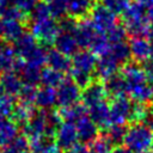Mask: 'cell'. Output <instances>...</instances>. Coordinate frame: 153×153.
<instances>
[{
	"label": "cell",
	"mask_w": 153,
	"mask_h": 153,
	"mask_svg": "<svg viewBox=\"0 0 153 153\" xmlns=\"http://www.w3.org/2000/svg\"><path fill=\"white\" fill-rule=\"evenodd\" d=\"M55 142L61 151H69L79 142L76 127L74 123L62 121L55 133Z\"/></svg>",
	"instance_id": "cell-9"
},
{
	"label": "cell",
	"mask_w": 153,
	"mask_h": 153,
	"mask_svg": "<svg viewBox=\"0 0 153 153\" xmlns=\"http://www.w3.org/2000/svg\"><path fill=\"white\" fill-rule=\"evenodd\" d=\"M97 59L91 50H78L71 60V79L80 87H86L93 81V74L96 72Z\"/></svg>",
	"instance_id": "cell-2"
},
{
	"label": "cell",
	"mask_w": 153,
	"mask_h": 153,
	"mask_svg": "<svg viewBox=\"0 0 153 153\" xmlns=\"http://www.w3.org/2000/svg\"><path fill=\"white\" fill-rule=\"evenodd\" d=\"M102 5H104L115 14H122L126 8L131 4L130 0H102Z\"/></svg>",
	"instance_id": "cell-41"
},
{
	"label": "cell",
	"mask_w": 153,
	"mask_h": 153,
	"mask_svg": "<svg viewBox=\"0 0 153 153\" xmlns=\"http://www.w3.org/2000/svg\"><path fill=\"white\" fill-rule=\"evenodd\" d=\"M128 44L130 55L136 62H145L153 56L151 42L146 37H133Z\"/></svg>",
	"instance_id": "cell-15"
},
{
	"label": "cell",
	"mask_w": 153,
	"mask_h": 153,
	"mask_svg": "<svg viewBox=\"0 0 153 153\" xmlns=\"http://www.w3.org/2000/svg\"><path fill=\"white\" fill-rule=\"evenodd\" d=\"M61 110L59 111L61 120L65 122H71V123H76L81 117L87 115V110L82 104H74L67 108H60Z\"/></svg>",
	"instance_id": "cell-30"
},
{
	"label": "cell",
	"mask_w": 153,
	"mask_h": 153,
	"mask_svg": "<svg viewBox=\"0 0 153 153\" xmlns=\"http://www.w3.org/2000/svg\"><path fill=\"white\" fill-rule=\"evenodd\" d=\"M18 136V124L11 118H0V147L8 145Z\"/></svg>",
	"instance_id": "cell-26"
},
{
	"label": "cell",
	"mask_w": 153,
	"mask_h": 153,
	"mask_svg": "<svg viewBox=\"0 0 153 153\" xmlns=\"http://www.w3.org/2000/svg\"><path fill=\"white\" fill-rule=\"evenodd\" d=\"M121 75L127 85V94H129V92H131L133 90L148 82L143 68L140 67L137 63H126L122 67Z\"/></svg>",
	"instance_id": "cell-10"
},
{
	"label": "cell",
	"mask_w": 153,
	"mask_h": 153,
	"mask_svg": "<svg viewBox=\"0 0 153 153\" xmlns=\"http://www.w3.org/2000/svg\"><path fill=\"white\" fill-rule=\"evenodd\" d=\"M30 141V153H61L53 137H38Z\"/></svg>",
	"instance_id": "cell-27"
},
{
	"label": "cell",
	"mask_w": 153,
	"mask_h": 153,
	"mask_svg": "<svg viewBox=\"0 0 153 153\" xmlns=\"http://www.w3.org/2000/svg\"><path fill=\"white\" fill-rule=\"evenodd\" d=\"M30 30L32 36L42 44H54V41L60 32V26L53 17H48L31 20Z\"/></svg>",
	"instance_id": "cell-6"
},
{
	"label": "cell",
	"mask_w": 153,
	"mask_h": 153,
	"mask_svg": "<svg viewBox=\"0 0 153 153\" xmlns=\"http://www.w3.org/2000/svg\"><path fill=\"white\" fill-rule=\"evenodd\" d=\"M126 135V128L124 126H117V124H111L105 129L104 136L111 142L112 146H120Z\"/></svg>",
	"instance_id": "cell-34"
},
{
	"label": "cell",
	"mask_w": 153,
	"mask_h": 153,
	"mask_svg": "<svg viewBox=\"0 0 153 153\" xmlns=\"http://www.w3.org/2000/svg\"><path fill=\"white\" fill-rule=\"evenodd\" d=\"M56 105V90L48 86L37 88L35 106L42 110H50Z\"/></svg>",
	"instance_id": "cell-22"
},
{
	"label": "cell",
	"mask_w": 153,
	"mask_h": 153,
	"mask_svg": "<svg viewBox=\"0 0 153 153\" xmlns=\"http://www.w3.org/2000/svg\"><path fill=\"white\" fill-rule=\"evenodd\" d=\"M86 110H87V115L98 126V128L105 130L108 127L111 126V123H110V110H109V103L108 102L99 103V104H97L94 106H91Z\"/></svg>",
	"instance_id": "cell-18"
},
{
	"label": "cell",
	"mask_w": 153,
	"mask_h": 153,
	"mask_svg": "<svg viewBox=\"0 0 153 153\" xmlns=\"http://www.w3.org/2000/svg\"><path fill=\"white\" fill-rule=\"evenodd\" d=\"M92 153H112V145L111 142L103 135V136H97L92 142L88 143Z\"/></svg>",
	"instance_id": "cell-36"
},
{
	"label": "cell",
	"mask_w": 153,
	"mask_h": 153,
	"mask_svg": "<svg viewBox=\"0 0 153 153\" xmlns=\"http://www.w3.org/2000/svg\"><path fill=\"white\" fill-rule=\"evenodd\" d=\"M16 108V98L4 93L0 96V118H8Z\"/></svg>",
	"instance_id": "cell-35"
},
{
	"label": "cell",
	"mask_w": 153,
	"mask_h": 153,
	"mask_svg": "<svg viewBox=\"0 0 153 153\" xmlns=\"http://www.w3.org/2000/svg\"><path fill=\"white\" fill-rule=\"evenodd\" d=\"M105 36H106V38L109 39V42L111 44L112 43H118V42H123L124 41V38L127 36V31H126L123 25L115 24L111 29H109L105 32Z\"/></svg>",
	"instance_id": "cell-38"
},
{
	"label": "cell",
	"mask_w": 153,
	"mask_h": 153,
	"mask_svg": "<svg viewBox=\"0 0 153 153\" xmlns=\"http://www.w3.org/2000/svg\"><path fill=\"white\" fill-rule=\"evenodd\" d=\"M151 102H152V104H153V87H152V98H151Z\"/></svg>",
	"instance_id": "cell-53"
},
{
	"label": "cell",
	"mask_w": 153,
	"mask_h": 153,
	"mask_svg": "<svg viewBox=\"0 0 153 153\" xmlns=\"http://www.w3.org/2000/svg\"><path fill=\"white\" fill-rule=\"evenodd\" d=\"M53 18H65L67 14V0H49L48 2Z\"/></svg>",
	"instance_id": "cell-37"
},
{
	"label": "cell",
	"mask_w": 153,
	"mask_h": 153,
	"mask_svg": "<svg viewBox=\"0 0 153 153\" xmlns=\"http://www.w3.org/2000/svg\"><path fill=\"white\" fill-rule=\"evenodd\" d=\"M54 47L57 51L62 53L66 56H73L78 51V42L75 39V36L72 32L60 31L54 41Z\"/></svg>",
	"instance_id": "cell-17"
},
{
	"label": "cell",
	"mask_w": 153,
	"mask_h": 153,
	"mask_svg": "<svg viewBox=\"0 0 153 153\" xmlns=\"http://www.w3.org/2000/svg\"><path fill=\"white\" fill-rule=\"evenodd\" d=\"M24 24L20 20L13 19H4L2 20V37L6 42L14 43L20 36L25 33Z\"/></svg>",
	"instance_id": "cell-24"
},
{
	"label": "cell",
	"mask_w": 153,
	"mask_h": 153,
	"mask_svg": "<svg viewBox=\"0 0 153 153\" xmlns=\"http://www.w3.org/2000/svg\"><path fill=\"white\" fill-rule=\"evenodd\" d=\"M0 16L4 19H13V20H20V22H23L26 17V14L23 11H20L14 4L7 6L4 11H1Z\"/></svg>",
	"instance_id": "cell-42"
},
{
	"label": "cell",
	"mask_w": 153,
	"mask_h": 153,
	"mask_svg": "<svg viewBox=\"0 0 153 153\" xmlns=\"http://www.w3.org/2000/svg\"><path fill=\"white\" fill-rule=\"evenodd\" d=\"M36 93H37L36 86H31V85H25L24 84L23 87H22V90H20V92L18 93V97H19L20 103L35 105Z\"/></svg>",
	"instance_id": "cell-39"
},
{
	"label": "cell",
	"mask_w": 153,
	"mask_h": 153,
	"mask_svg": "<svg viewBox=\"0 0 153 153\" xmlns=\"http://www.w3.org/2000/svg\"><path fill=\"white\" fill-rule=\"evenodd\" d=\"M4 93H5V92H4V90H2V86L0 85V96H2Z\"/></svg>",
	"instance_id": "cell-52"
},
{
	"label": "cell",
	"mask_w": 153,
	"mask_h": 153,
	"mask_svg": "<svg viewBox=\"0 0 153 153\" xmlns=\"http://www.w3.org/2000/svg\"><path fill=\"white\" fill-rule=\"evenodd\" d=\"M68 153H92V151L90 146H86V143H78L72 149H69Z\"/></svg>",
	"instance_id": "cell-46"
},
{
	"label": "cell",
	"mask_w": 153,
	"mask_h": 153,
	"mask_svg": "<svg viewBox=\"0 0 153 153\" xmlns=\"http://www.w3.org/2000/svg\"><path fill=\"white\" fill-rule=\"evenodd\" d=\"M48 17H51V14H50V10H49V6H48V2H44V1L37 2L33 6V8L31 10V12H30L31 20L43 19V18H48Z\"/></svg>",
	"instance_id": "cell-40"
},
{
	"label": "cell",
	"mask_w": 153,
	"mask_h": 153,
	"mask_svg": "<svg viewBox=\"0 0 153 153\" xmlns=\"http://www.w3.org/2000/svg\"><path fill=\"white\" fill-rule=\"evenodd\" d=\"M123 26L131 37H151L153 26L147 18V10L137 1L131 2L122 13Z\"/></svg>",
	"instance_id": "cell-3"
},
{
	"label": "cell",
	"mask_w": 153,
	"mask_h": 153,
	"mask_svg": "<svg viewBox=\"0 0 153 153\" xmlns=\"http://www.w3.org/2000/svg\"><path fill=\"white\" fill-rule=\"evenodd\" d=\"M37 0H13V4L20 10L23 11L25 14L30 13L31 10L33 8V6L37 4Z\"/></svg>",
	"instance_id": "cell-43"
},
{
	"label": "cell",
	"mask_w": 153,
	"mask_h": 153,
	"mask_svg": "<svg viewBox=\"0 0 153 153\" xmlns=\"http://www.w3.org/2000/svg\"><path fill=\"white\" fill-rule=\"evenodd\" d=\"M76 131H78V136H79V141H81L82 143H90L92 142L97 136H98V126L90 118L88 115H85L84 117H81L76 123Z\"/></svg>",
	"instance_id": "cell-16"
},
{
	"label": "cell",
	"mask_w": 153,
	"mask_h": 153,
	"mask_svg": "<svg viewBox=\"0 0 153 153\" xmlns=\"http://www.w3.org/2000/svg\"><path fill=\"white\" fill-rule=\"evenodd\" d=\"M149 42H151V45H152V49H153V35L149 37Z\"/></svg>",
	"instance_id": "cell-51"
},
{
	"label": "cell",
	"mask_w": 153,
	"mask_h": 153,
	"mask_svg": "<svg viewBox=\"0 0 153 153\" xmlns=\"http://www.w3.org/2000/svg\"><path fill=\"white\" fill-rule=\"evenodd\" d=\"M16 53L13 47L8 44H0V74L12 71L16 65Z\"/></svg>",
	"instance_id": "cell-31"
},
{
	"label": "cell",
	"mask_w": 153,
	"mask_h": 153,
	"mask_svg": "<svg viewBox=\"0 0 153 153\" xmlns=\"http://www.w3.org/2000/svg\"><path fill=\"white\" fill-rule=\"evenodd\" d=\"M45 63L48 65L49 68H53V69H55L62 74L65 72L69 71V68H71V59L68 56L63 55L62 53L57 51L55 48L49 49L47 51Z\"/></svg>",
	"instance_id": "cell-20"
},
{
	"label": "cell",
	"mask_w": 153,
	"mask_h": 153,
	"mask_svg": "<svg viewBox=\"0 0 153 153\" xmlns=\"http://www.w3.org/2000/svg\"><path fill=\"white\" fill-rule=\"evenodd\" d=\"M62 122L61 116L50 110H36L30 121L23 126L24 135L29 140L38 137H54L57 127Z\"/></svg>",
	"instance_id": "cell-1"
},
{
	"label": "cell",
	"mask_w": 153,
	"mask_h": 153,
	"mask_svg": "<svg viewBox=\"0 0 153 153\" xmlns=\"http://www.w3.org/2000/svg\"><path fill=\"white\" fill-rule=\"evenodd\" d=\"M0 85L2 86V90L6 94L16 97L20 92L24 84L20 76L18 75V73L12 69L0 74Z\"/></svg>",
	"instance_id": "cell-19"
},
{
	"label": "cell",
	"mask_w": 153,
	"mask_h": 153,
	"mask_svg": "<svg viewBox=\"0 0 153 153\" xmlns=\"http://www.w3.org/2000/svg\"><path fill=\"white\" fill-rule=\"evenodd\" d=\"M108 55L111 59H114L120 66H124L126 63L129 62V59L131 57L129 44L126 41L118 42V43H112L108 51Z\"/></svg>",
	"instance_id": "cell-28"
},
{
	"label": "cell",
	"mask_w": 153,
	"mask_h": 153,
	"mask_svg": "<svg viewBox=\"0 0 153 153\" xmlns=\"http://www.w3.org/2000/svg\"><path fill=\"white\" fill-rule=\"evenodd\" d=\"M146 153H148V152H146Z\"/></svg>",
	"instance_id": "cell-54"
},
{
	"label": "cell",
	"mask_w": 153,
	"mask_h": 153,
	"mask_svg": "<svg viewBox=\"0 0 153 153\" xmlns=\"http://www.w3.org/2000/svg\"><path fill=\"white\" fill-rule=\"evenodd\" d=\"M63 74L53 69V68H44L41 71V81L43 84V86H48V87H53L56 88L63 80Z\"/></svg>",
	"instance_id": "cell-33"
},
{
	"label": "cell",
	"mask_w": 153,
	"mask_h": 153,
	"mask_svg": "<svg viewBox=\"0 0 153 153\" xmlns=\"http://www.w3.org/2000/svg\"><path fill=\"white\" fill-rule=\"evenodd\" d=\"M1 153H30V141L25 135H18L13 141L2 147Z\"/></svg>",
	"instance_id": "cell-32"
},
{
	"label": "cell",
	"mask_w": 153,
	"mask_h": 153,
	"mask_svg": "<svg viewBox=\"0 0 153 153\" xmlns=\"http://www.w3.org/2000/svg\"><path fill=\"white\" fill-rule=\"evenodd\" d=\"M94 7L93 0H67V14L72 18L82 19Z\"/></svg>",
	"instance_id": "cell-23"
},
{
	"label": "cell",
	"mask_w": 153,
	"mask_h": 153,
	"mask_svg": "<svg viewBox=\"0 0 153 153\" xmlns=\"http://www.w3.org/2000/svg\"><path fill=\"white\" fill-rule=\"evenodd\" d=\"M123 143L134 153H146L153 148V130L136 122L126 129Z\"/></svg>",
	"instance_id": "cell-5"
},
{
	"label": "cell",
	"mask_w": 153,
	"mask_h": 153,
	"mask_svg": "<svg viewBox=\"0 0 153 153\" xmlns=\"http://www.w3.org/2000/svg\"><path fill=\"white\" fill-rule=\"evenodd\" d=\"M104 87L108 93V96L115 97H122L127 94V85L121 75V73H116L104 80Z\"/></svg>",
	"instance_id": "cell-25"
},
{
	"label": "cell",
	"mask_w": 153,
	"mask_h": 153,
	"mask_svg": "<svg viewBox=\"0 0 153 153\" xmlns=\"http://www.w3.org/2000/svg\"><path fill=\"white\" fill-rule=\"evenodd\" d=\"M118 67L120 65L114 59H111L108 54H105L103 56H99V60H97L94 74L97 75V78L102 80H106L108 78L117 73Z\"/></svg>",
	"instance_id": "cell-21"
},
{
	"label": "cell",
	"mask_w": 153,
	"mask_h": 153,
	"mask_svg": "<svg viewBox=\"0 0 153 153\" xmlns=\"http://www.w3.org/2000/svg\"><path fill=\"white\" fill-rule=\"evenodd\" d=\"M112 153H134L133 151H130L128 147L126 146H115V148L112 149Z\"/></svg>",
	"instance_id": "cell-47"
},
{
	"label": "cell",
	"mask_w": 153,
	"mask_h": 153,
	"mask_svg": "<svg viewBox=\"0 0 153 153\" xmlns=\"http://www.w3.org/2000/svg\"><path fill=\"white\" fill-rule=\"evenodd\" d=\"M143 72H145V74H146L147 80L151 81V82H153V56L149 57L147 61H145Z\"/></svg>",
	"instance_id": "cell-44"
},
{
	"label": "cell",
	"mask_w": 153,
	"mask_h": 153,
	"mask_svg": "<svg viewBox=\"0 0 153 153\" xmlns=\"http://www.w3.org/2000/svg\"><path fill=\"white\" fill-rule=\"evenodd\" d=\"M141 6H143L146 10L153 7V0H136Z\"/></svg>",
	"instance_id": "cell-48"
},
{
	"label": "cell",
	"mask_w": 153,
	"mask_h": 153,
	"mask_svg": "<svg viewBox=\"0 0 153 153\" xmlns=\"http://www.w3.org/2000/svg\"><path fill=\"white\" fill-rule=\"evenodd\" d=\"M56 90V105L60 108H67L78 104L81 100V88L71 79H63Z\"/></svg>",
	"instance_id": "cell-8"
},
{
	"label": "cell",
	"mask_w": 153,
	"mask_h": 153,
	"mask_svg": "<svg viewBox=\"0 0 153 153\" xmlns=\"http://www.w3.org/2000/svg\"><path fill=\"white\" fill-rule=\"evenodd\" d=\"M147 18H148V22H149V24L153 26V7L147 10Z\"/></svg>",
	"instance_id": "cell-49"
},
{
	"label": "cell",
	"mask_w": 153,
	"mask_h": 153,
	"mask_svg": "<svg viewBox=\"0 0 153 153\" xmlns=\"http://www.w3.org/2000/svg\"><path fill=\"white\" fill-rule=\"evenodd\" d=\"M35 111H36L35 105L25 104V103L16 104V108L12 112L11 120L13 122H16L17 124H19V126H25L30 121V118L33 116Z\"/></svg>",
	"instance_id": "cell-29"
},
{
	"label": "cell",
	"mask_w": 153,
	"mask_h": 153,
	"mask_svg": "<svg viewBox=\"0 0 153 153\" xmlns=\"http://www.w3.org/2000/svg\"><path fill=\"white\" fill-rule=\"evenodd\" d=\"M0 36H2V20H0Z\"/></svg>",
	"instance_id": "cell-50"
},
{
	"label": "cell",
	"mask_w": 153,
	"mask_h": 153,
	"mask_svg": "<svg viewBox=\"0 0 153 153\" xmlns=\"http://www.w3.org/2000/svg\"><path fill=\"white\" fill-rule=\"evenodd\" d=\"M91 22L94 27L99 31L105 33L109 29H111L115 24H117V18L114 12L106 8L104 5L94 6L91 11Z\"/></svg>",
	"instance_id": "cell-12"
},
{
	"label": "cell",
	"mask_w": 153,
	"mask_h": 153,
	"mask_svg": "<svg viewBox=\"0 0 153 153\" xmlns=\"http://www.w3.org/2000/svg\"><path fill=\"white\" fill-rule=\"evenodd\" d=\"M13 71H16L18 73L23 84H25V85L36 86L41 81V71L42 69L39 67H36L33 65H30V63L20 60V59H18L16 61Z\"/></svg>",
	"instance_id": "cell-14"
},
{
	"label": "cell",
	"mask_w": 153,
	"mask_h": 153,
	"mask_svg": "<svg viewBox=\"0 0 153 153\" xmlns=\"http://www.w3.org/2000/svg\"><path fill=\"white\" fill-rule=\"evenodd\" d=\"M106 98L108 93L105 91L104 84H102L100 81L93 80L81 90V102L86 109L106 102Z\"/></svg>",
	"instance_id": "cell-11"
},
{
	"label": "cell",
	"mask_w": 153,
	"mask_h": 153,
	"mask_svg": "<svg viewBox=\"0 0 153 153\" xmlns=\"http://www.w3.org/2000/svg\"><path fill=\"white\" fill-rule=\"evenodd\" d=\"M140 123L145 124L151 130H153V109H147V111L143 115V117H142V120H141Z\"/></svg>",
	"instance_id": "cell-45"
},
{
	"label": "cell",
	"mask_w": 153,
	"mask_h": 153,
	"mask_svg": "<svg viewBox=\"0 0 153 153\" xmlns=\"http://www.w3.org/2000/svg\"><path fill=\"white\" fill-rule=\"evenodd\" d=\"M16 55L36 67L42 68V66L45 63L47 59V50L43 48V45L38 44V41L32 36L30 32H25L23 36H20L13 45Z\"/></svg>",
	"instance_id": "cell-4"
},
{
	"label": "cell",
	"mask_w": 153,
	"mask_h": 153,
	"mask_svg": "<svg viewBox=\"0 0 153 153\" xmlns=\"http://www.w3.org/2000/svg\"><path fill=\"white\" fill-rule=\"evenodd\" d=\"M134 102L126 96L115 97L109 103L110 110V123L117 126H124L131 122Z\"/></svg>",
	"instance_id": "cell-7"
},
{
	"label": "cell",
	"mask_w": 153,
	"mask_h": 153,
	"mask_svg": "<svg viewBox=\"0 0 153 153\" xmlns=\"http://www.w3.org/2000/svg\"><path fill=\"white\" fill-rule=\"evenodd\" d=\"M98 33H99V31L94 27L91 19H86V18H82L76 23L75 30L73 32V35L75 36V39L78 42V45L84 49H86V48L90 49L91 44L93 43V41L98 36Z\"/></svg>",
	"instance_id": "cell-13"
}]
</instances>
